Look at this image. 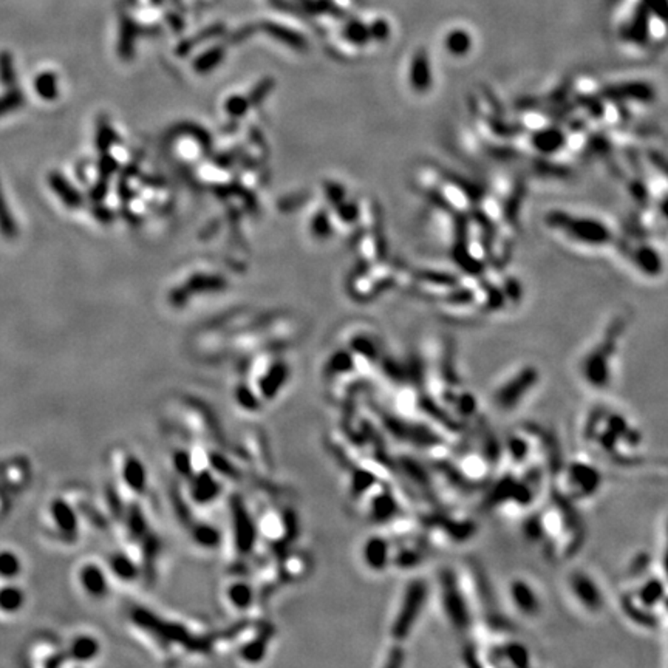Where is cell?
<instances>
[{
	"label": "cell",
	"instance_id": "cell-23",
	"mask_svg": "<svg viewBox=\"0 0 668 668\" xmlns=\"http://www.w3.org/2000/svg\"><path fill=\"white\" fill-rule=\"evenodd\" d=\"M0 234L6 240H14L19 235V227H17L16 218L11 214L10 207H8L2 185H0Z\"/></svg>",
	"mask_w": 668,
	"mask_h": 668
},
{
	"label": "cell",
	"instance_id": "cell-22",
	"mask_svg": "<svg viewBox=\"0 0 668 668\" xmlns=\"http://www.w3.org/2000/svg\"><path fill=\"white\" fill-rule=\"evenodd\" d=\"M648 21H649L648 8L644 4H640L636 8L631 25L628 26V36L631 41L645 42L647 34H648V24H649Z\"/></svg>",
	"mask_w": 668,
	"mask_h": 668
},
{
	"label": "cell",
	"instance_id": "cell-2",
	"mask_svg": "<svg viewBox=\"0 0 668 668\" xmlns=\"http://www.w3.org/2000/svg\"><path fill=\"white\" fill-rule=\"evenodd\" d=\"M439 600L449 624L464 633L472 625L471 603L466 597L458 577L452 571H444L439 577Z\"/></svg>",
	"mask_w": 668,
	"mask_h": 668
},
{
	"label": "cell",
	"instance_id": "cell-19",
	"mask_svg": "<svg viewBox=\"0 0 668 668\" xmlns=\"http://www.w3.org/2000/svg\"><path fill=\"white\" fill-rule=\"evenodd\" d=\"M190 537L195 546L201 549H207V551H212V549L218 548L220 542H222V535H220L218 529L206 523L192 526Z\"/></svg>",
	"mask_w": 668,
	"mask_h": 668
},
{
	"label": "cell",
	"instance_id": "cell-17",
	"mask_svg": "<svg viewBox=\"0 0 668 668\" xmlns=\"http://www.w3.org/2000/svg\"><path fill=\"white\" fill-rule=\"evenodd\" d=\"M226 600L234 610H248L254 602V591L246 582H232L226 588Z\"/></svg>",
	"mask_w": 668,
	"mask_h": 668
},
{
	"label": "cell",
	"instance_id": "cell-18",
	"mask_svg": "<svg viewBox=\"0 0 668 668\" xmlns=\"http://www.w3.org/2000/svg\"><path fill=\"white\" fill-rule=\"evenodd\" d=\"M398 503L391 497V493H376L370 497V517L378 521H386L396 514Z\"/></svg>",
	"mask_w": 668,
	"mask_h": 668
},
{
	"label": "cell",
	"instance_id": "cell-29",
	"mask_svg": "<svg viewBox=\"0 0 668 668\" xmlns=\"http://www.w3.org/2000/svg\"><path fill=\"white\" fill-rule=\"evenodd\" d=\"M0 82H2L6 88L14 87L17 82L14 62L8 53L0 54Z\"/></svg>",
	"mask_w": 668,
	"mask_h": 668
},
{
	"label": "cell",
	"instance_id": "cell-31",
	"mask_svg": "<svg viewBox=\"0 0 668 668\" xmlns=\"http://www.w3.org/2000/svg\"><path fill=\"white\" fill-rule=\"evenodd\" d=\"M642 4L648 8V11H653L668 22V0H644Z\"/></svg>",
	"mask_w": 668,
	"mask_h": 668
},
{
	"label": "cell",
	"instance_id": "cell-28",
	"mask_svg": "<svg viewBox=\"0 0 668 668\" xmlns=\"http://www.w3.org/2000/svg\"><path fill=\"white\" fill-rule=\"evenodd\" d=\"M471 43L472 41L469 38V34L463 30L452 31L449 36H447V41H446L447 48H449L451 53L456 54V56H463V54L468 53L471 48Z\"/></svg>",
	"mask_w": 668,
	"mask_h": 668
},
{
	"label": "cell",
	"instance_id": "cell-26",
	"mask_svg": "<svg viewBox=\"0 0 668 668\" xmlns=\"http://www.w3.org/2000/svg\"><path fill=\"white\" fill-rule=\"evenodd\" d=\"M24 594L16 587H5L0 590V610L5 612H14L24 605Z\"/></svg>",
	"mask_w": 668,
	"mask_h": 668
},
{
	"label": "cell",
	"instance_id": "cell-25",
	"mask_svg": "<svg viewBox=\"0 0 668 668\" xmlns=\"http://www.w3.org/2000/svg\"><path fill=\"white\" fill-rule=\"evenodd\" d=\"M25 104V95L21 88L10 87L4 95H0V118L19 110Z\"/></svg>",
	"mask_w": 668,
	"mask_h": 668
},
{
	"label": "cell",
	"instance_id": "cell-14",
	"mask_svg": "<svg viewBox=\"0 0 668 668\" xmlns=\"http://www.w3.org/2000/svg\"><path fill=\"white\" fill-rule=\"evenodd\" d=\"M622 611H624L625 617L633 622L634 625L642 628H654L657 625V615L654 611H648L644 607H640L633 597L625 596L622 599Z\"/></svg>",
	"mask_w": 668,
	"mask_h": 668
},
{
	"label": "cell",
	"instance_id": "cell-6",
	"mask_svg": "<svg viewBox=\"0 0 668 668\" xmlns=\"http://www.w3.org/2000/svg\"><path fill=\"white\" fill-rule=\"evenodd\" d=\"M565 484L571 498L592 497L602 486V475L597 468L585 461H572L565 471Z\"/></svg>",
	"mask_w": 668,
	"mask_h": 668
},
{
	"label": "cell",
	"instance_id": "cell-10",
	"mask_svg": "<svg viewBox=\"0 0 668 668\" xmlns=\"http://www.w3.org/2000/svg\"><path fill=\"white\" fill-rule=\"evenodd\" d=\"M391 545L386 537L373 535L362 548V559L367 568L374 572L386 571L391 565Z\"/></svg>",
	"mask_w": 668,
	"mask_h": 668
},
{
	"label": "cell",
	"instance_id": "cell-27",
	"mask_svg": "<svg viewBox=\"0 0 668 668\" xmlns=\"http://www.w3.org/2000/svg\"><path fill=\"white\" fill-rule=\"evenodd\" d=\"M110 568H112L118 577L123 580H133L136 577V574H138V570H136L135 563L129 559V557L123 554L113 555L112 559H110Z\"/></svg>",
	"mask_w": 668,
	"mask_h": 668
},
{
	"label": "cell",
	"instance_id": "cell-7",
	"mask_svg": "<svg viewBox=\"0 0 668 668\" xmlns=\"http://www.w3.org/2000/svg\"><path fill=\"white\" fill-rule=\"evenodd\" d=\"M508 592L510 605L514 607V610L520 616L533 620L542 615L543 600L533 582H529L523 577L512 579Z\"/></svg>",
	"mask_w": 668,
	"mask_h": 668
},
{
	"label": "cell",
	"instance_id": "cell-9",
	"mask_svg": "<svg viewBox=\"0 0 668 668\" xmlns=\"http://www.w3.org/2000/svg\"><path fill=\"white\" fill-rule=\"evenodd\" d=\"M668 594V583L664 577L657 575H648L644 580H640L636 590L630 594L634 602L648 611H654L662 607V603Z\"/></svg>",
	"mask_w": 668,
	"mask_h": 668
},
{
	"label": "cell",
	"instance_id": "cell-5",
	"mask_svg": "<svg viewBox=\"0 0 668 668\" xmlns=\"http://www.w3.org/2000/svg\"><path fill=\"white\" fill-rule=\"evenodd\" d=\"M566 588L571 599L587 615H600L605 608V594H603L596 577L583 570H575L566 577Z\"/></svg>",
	"mask_w": 668,
	"mask_h": 668
},
{
	"label": "cell",
	"instance_id": "cell-4",
	"mask_svg": "<svg viewBox=\"0 0 668 668\" xmlns=\"http://www.w3.org/2000/svg\"><path fill=\"white\" fill-rule=\"evenodd\" d=\"M615 337L608 336L596 349L587 354L580 365L583 381L591 390L603 391L611 382V359L615 353Z\"/></svg>",
	"mask_w": 668,
	"mask_h": 668
},
{
	"label": "cell",
	"instance_id": "cell-1",
	"mask_svg": "<svg viewBox=\"0 0 668 668\" xmlns=\"http://www.w3.org/2000/svg\"><path fill=\"white\" fill-rule=\"evenodd\" d=\"M428 600V585L426 580L416 579L407 585L399 602V608L390 625V637L396 645L404 642L411 634Z\"/></svg>",
	"mask_w": 668,
	"mask_h": 668
},
{
	"label": "cell",
	"instance_id": "cell-13",
	"mask_svg": "<svg viewBox=\"0 0 668 668\" xmlns=\"http://www.w3.org/2000/svg\"><path fill=\"white\" fill-rule=\"evenodd\" d=\"M48 185L54 194L59 197L63 205L68 207H79L82 205V197L79 192L71 186V183L59 172H51L48 175Z\"/></svg>",
	"mask_w": 668,
	"mask_h": 668
},
{
	"label": "cell",
	"instance_id": "cell-16",
	"mask_svg": "<svg viewBox=\"0 0 668 668\" xmlns=\"http://www.w3.org/2000/svg\"><path fill=\"white\" fill-rule=\"evenodd\" d=\"M81 585L93 597H103L107 594L106 574L96 565H87L81 571Z\"/></svg>",
	"mask_w": 668,
	"mask_h": 668
},
{
	"label": "cell",
	"instance_id": "cell-30",
	"mask_svg": "<svg viewBox=\"0 0 668 668\" xmlns=\"http://www.w3.org/2000/svg\"><path fill=\"white\" fill-rule=\"evenodd\" d=\"M21 572V562L16 554L10 551L0 553V575L5 579L16 577Z\"/></svg>",
	"mask_w": 668,
	"mask_h": 668
},
{
	"label": "cell",
	"instance_id": "cell-11",
	"mask_svg": "<svg viewBox=\"0 0 668 668\" xmlns=\"http://www.w3.org/2000/svg\"><path fill=\"white\" fill-rule=\"evenodd\" d=\"M189 480L190 498L198 503V505H209V503H212L220 495V490H222V484L218 483V480L212 473L206 472V469L198 471V473L192 475Z\"/></svg>",
	"mask_w": 668,
	"mask_h": 668
},
{
	"label": "cell",
	"instance_id": "cell-20",
	"mask_svg": "<svg viewBox=\"0 0 668 668\" xmlns=\"http://www.w3.org/2000/svg\"><path fill=\"white\" fill-rule=\"evenodd\" d=\"M99 653V644L98 640L90 636H81L76 640H73L70 647V657L79 662H86L93 659Z\"/></svg>",
	"mask_w": 668,
	"mask_h": 668
},
{
	"label": "cell",
	"instance_id": "cell-3",
	"mask_svg": "<svg viewBox=\"0 0 668 668\" xmlns=\"http://www.w3.org/2000/svg\"><path fill=\"white\" fill-rule=\"evenodd\" d=\"M538 382V370L525 367L506 378L492 391V404L501 413L515 411L534 391Z\"/></svg>",
	"mask_w": 668,
	"mask_h": 668
},
{
	"label": "cell",
	"instance_id": "cell-24",
	"mask_svg": "<svg viewBox=\"0 0 668 668\" xmlns=\"http://www.w3.org/2000/svg\"><path fill=\"white\" fill-rule=\"evenodd\" d=\"M34 90L42 99L54 101L59 95L58 78L51 71H43L34 79Z\"/></svg>",
	"mask_w": 668,
	"mask_h": 668
},
{
	"label": "cell",
	"instance_id": "cell-15",
	"mask_svg": "<svg viewBox=\"0 0 668 668\" xmlns=\"http://www.w3.org/2000/svg\"><path fill=\"white\" fill-rule=\"evenodd\" d=\"M123 480L133 492L143 493L148 484V473L143 463L135 456H125L123 463Z\"/></svg>",
	"mask_w": 668,
	"mask_h": 668
},
{
	"label": "cell",
	"instance_id": "cell-21",
	"mask_svg": "<svg viewBox=\"0 0 668 668\" xmlns=\"http://www.w3.org/2000/svg\"><path fill=\"white\" fill-rule=\"evenodd\" d=\"M51 510H53L54 520H56L58 526L63 530V534L73 535L76 533V526H78L76 515H75V512H73V509L67 505V503H63L61 500L54 501Z\"/></svg>",
	"mask_w": 668,
	"mask_h": 668
},
{
	"label": "cell",
	"instance_id": "cell-12",
	"mask_svg": "<svg viewBox=\"0 0 668 668\" xmlns=\"http://www.w3.org/2000/svg\"><path fill=\"white\" fill-rule=\"evenodd\" d=\"M232 521L234 526H237V546L242 553H250L252 546H254V538H255V528L252 525V521L250 515L246 514V510L242 506V501L234 500L232 501Z\"/></svg>",
	"mask_w": 668,
	"mask_h": 668
},
{
	"label": "cell",
	"instance_id": "cell-32",
	"mask_svg": "<svg viewBox=\"0 0 668 668\" xmlns=\"http://www.w3.org/2000/svg\"><path fill=\"white\" fill-rule=\"evenodd\" d=\"M661 568L664 579L668 583V520L665 525V535H664V546H662V555H661Z\"/></svg>",
	"mask_w": 668,
	"mask_h": 668
},
{
	"label": "cell",
	"instance_id": "cell-8",
	"mask_svg": "<svg viewBox=\"0 0 668 668\" xmlns=\"http://www.w3.org/2000/svg\"><path fill=\"white\" fill-rule=\"evenodd\" d=\"M553 225L570 231V234H572V237L580 242L603 243L610 239L607 227L602 226L599 222H592V220H580L563 214H554Z\"/></svg>",
	"mask_w": 668,
	"mask_h": 668
}]
</instances>
